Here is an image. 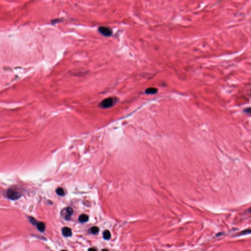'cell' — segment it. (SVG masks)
I'll return each mask as SVG.
<instances>
[{"instance_id":"6da1fadb","label":"cell","mask_w":251,"mask_h":251,"mask_svg":"<svg viewBox=\"0 0 251 251\" xmlns=\"http://www.w3.org/2000/svg\"><path fill=\"white\" fill-rule=\"evenodd\" d=\"M7 197L11 200H16L22 197V190L20 187L13 186L9 188L6 193Z\"/></svg>"},{"instance_id":"7a4b0ae2","label":"cell","mask_w":251,"mask_h":251,"mask_svg":"<svg viewBox=\"0 0 251 251\" xmlns=\"http://www.w3.org/2000/svg\"><path fill=\"white\" fill-rule=\"evenodd\" d=\"M117 102V99L113 97H109L104 99L100 104L99 106L103 109H108L112 107Z\"/></svg>"},{"instance_id":"3957f363","label":"cell","mask_w":251,"mask_h":251,"mask_svg":"<svg viewBox=\"0 0 251 251\" xmlns=\"http://www.w3.org/2000/svg\"><path fill=\"white\" fill-rule=\"evenodd\" d=\"M73 209L71 208H70V207H68V208H65L62 210L61 211V215L63 216L64 219L66 220H69L73 214Z\"/></svg>"},{"instance_id":"277c9868","label":"cell","mask_w":251,"mask_h":251,"mask_svg":"<svg viewBox=\"0 0 251 251\" xmlns=\"http://www.w3.org/2000/svg\"><path fill=\"white\" fill-rule=\"evenodd\" d=\"M100 33L105 36H109L112 34V30L106 27H100L98 29Z\"/></svg>"},{"instance_id":"5b68a950","label":"cell","mask_w":251,"mask_h":251,"mask_svg":"<svg viewBox=\"0 0 251 251\" xmlns=\"http://www.w3.org/2000/svg\"><path fill=\"white\" fill-rule=\"evenodd\" d=\"M62 233L63 236L65 237L71 236L72 234V230L68 227H64L62 229Z\"/></svg>"},{"instance_id":"8992f818","label":"cell","mask_w":251,"mask_h":251,"mask_svg":"<svg viewBox=\"0 0 251 251\" xmlns=\"http://www.w3.org/2000/svg\"><path fill=\"white\" fill-rule=\"evenodd\" d=\"M36 225V227L37 229H38L40 231L44 232L45 231L46 226H45V224L44 223H43L42 222H39L37 223Z\"/></svg>"},{"instance_id":"52a82bcc","label":"cell","mask_w":251,"mask_h":251,"mask_svg":"<svg viewBox=\"0 0 251 251\" xmlns=\"http://www.w3.org/2000/svg\"><path fill=\"white\" fill-rule=\"evenodd\" d=\"M158 92V89L155 87L148 88L145 90V93L147 94H154Z\"/></svg>"},{"instance_id":"ba28073f","label":"cell","mask_w":251,"mask_h":251,"mask_svg":"<svg viewBox=\"0 0 251 251\" xmlns=\"http://www.w3.org/2000/svg\"><path fill=\"white\" fill-rule=\"evenodd\" d=\"M88 220V216L87 215L83 214L80 215L79 217V221L81 223H84Z\"/></svg>"},{"instance_id":"9c48e42d","label":"cell","mask_w":251,"mask_h":251,"mask_svg":"<svg viewBox=\"0 0 251 251\" xmlns=\"http://www.w3.org/2000/svg\"><path fill=\"white\" fill-rule=\"evenodd\" d=\"M103 237L105 240H109L111 237V234L109 230H105L103 233Z\"/></svg>"},{"instance_id":"30bf717a","label":"cell","mask_w":251,"mask_h":251,"mask_svg":"<svg viewBox=\"0 0 251 251\" xmlns=\"http://www.w3.org/2000/svg\"><path fill=\"white\" fill-rule=\"evenodd\" d=\"M56 193H57V194H58V195L60 196H64V194H65V192H64V189H63V188H61V187L58 188L57 189H56Z\"/></svg>"},{"instance_id":"8fae6325","label":"cell","mask_w":251,"mask_h":251,"mask_svg":"<svg viewBox=\"0 0 251 251\" xmlns=\"http://www.w3.org/2000/svg\"><path fill=\"white\" fill-rule=\"evenodd\" d=\"M99 231V229L98 227H92L91 229H90V231L91 233L94 234H97V233H98V232Z\"/></svg>"},{"instance_id":"7c38bea8","label":"cell","mask_w":251,"mask_h":251,"mask_svg":"<svg viewBox=\"0 0 251 251\" xmlns=\"http://www.w3.org/2000/svg\"><path fill=\"white\" fill-rule=\"evenodd\" d=\"M251 233V230L249 229L248 230H244L243 231H242L241 233V235H244V234H250Z\"/></svg>"},{"instance_id":"4fadbf2b","label":"cell","mask_w":251,"mask_h":251,"mask_svg":"<svg viewBox=\"0 0 251 251\" xmlns=\"http://www.w3.org/2000/svg\"><path fill=\"white\" fill-rule=\"evenodd\" d=\"M29 220L31 222V223L32 224H33V225H36V223H37L36 221L35 220V219L34 218L32 217H29Z\"/></svg>"},{"instance_id":"5bb4252c","label":"cell","mask_w":251,"mask_h":251,"mask_svg":"<svg viewBox=\"0 0 251 251\" xmlns=\"http://www.w3.org/2000/svg\"><path fill=\"white\" fill-rule=\"evenodd\" d=\"M88 251H97V250L94 248H90L88 249Z\"/></svg>"},{"instance_id":"9a60e30c","label":"cell","mask_w":251,"mask_h":251,"mask_svg":"<svg viewBox=\"0 0 251 251\" xmlns=\"http://www.w3.org/2000/svg\"><path fill=\"white\" fill-rule=\"evenodd\" d=\"M244 111L245 112H246V113H250V108H249L248 109H245Z\"/></svg>"},{"instance_id":"2e32d148","label":"cell","mask_w":251,"mask_h":251,"mask_svg":"<svg viewBox=\"0 0 251 251\" xmlns=\"http://www.w3.org/2000/svg\"><path fill=\"white\" fill-rule=\"evenodd\" d=\"M102 251H109L108 250H107V249H103V250H102Z\"/></svg>"},{"instance_id":"e0dca14e","label":"cell","mask_w":251,"mask_h":251,"mask_svg":"<svg viewBox=\"0 0 251 251\" xmlns=\"http://www.w3.org/2000/svg\"><path fill=\"white\" fill-rule=\"evenodd\" d=\"M61 251H66V250H62Z\"/></svg>"}]
</instances>
